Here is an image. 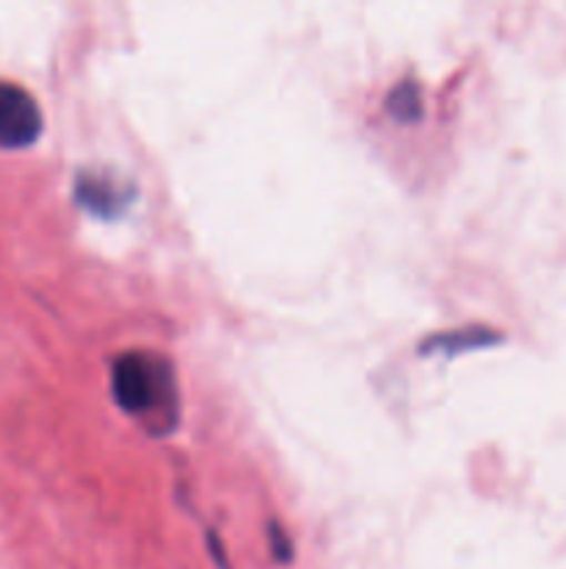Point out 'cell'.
Returning <instances> with one entry per match:
<instances>
[{
	"label": "cell",
	"instance_id": "1",
	"mask_svg": "<svg viewBox=\"0 0 566 569\" xmlns=\"http://www.w3.org/2000/svg\"><path fill=\"white\" fill-rule=\"evenodd\" d=\"M111 395L117 406L131 417L164 422L166 431L178 420L175 370L155 353H122L111 365Z\"/></svg>",
	"mask_w": 566,
	"mask_h": 569
},
{
	"label": "cell",
	"instance_id": "3",
	"mask_svg": "<svg viewBox=\"0 0 566 569\" xmlns=\"http://www.w3.org/2000/svg\"><path fill=\"white\" fill-rule=\"evenodd\" d=\"M75 198L92 214L114 217L131 203V187L111 172H81L75 183Z\"/></svg>",
	"mask_w": 566,
	"mask_h": 569
},
{
	"label": "cell",
	"instance_id": "2",
	"mask_svg": "<svg viewBox=\"0 0 566 569\" xmlns=\"http://www.w3.org/2000/svg\"><path fill=\"white\" fill-rule=\"evenodd\" d=\"M42 109L20 83L0 81V148H28L42 133Z\"/></svg>",
	"mask_w": 566,
	"mask_h": 569
},
{
	"label": "cell",
	"instance_id": "4",
	"mask_svg": "<svg viewBox=\"0 0 566 569\" xmlns=\"http://www.w3.org/2000/svg\"><path fill=\"white\" fill-rule=\"evenodd\" d=\"M388 109H392L394 117H400V120H416L420 117V89L411 87V83H405V87H397L392 92V98H388Z\"/></svg>",
	"mask_w": 566,
	"mask_h": 569
}]
</instances>
